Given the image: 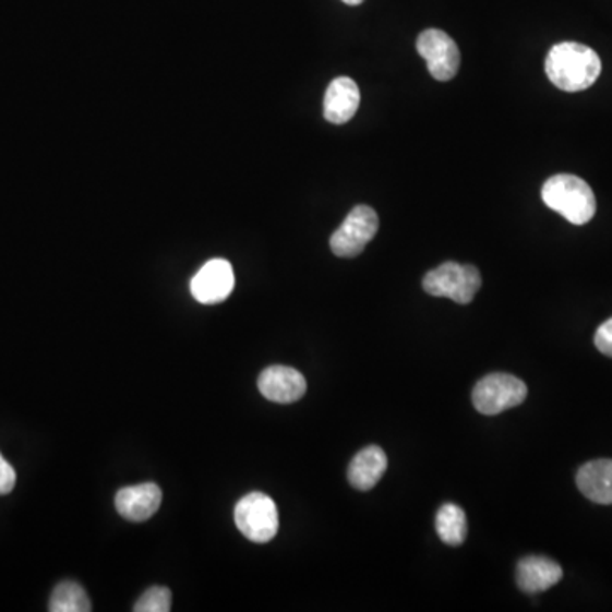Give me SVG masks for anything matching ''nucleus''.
I'll return each instance as SVG.
<instances>
[{
  "label": "nucleus",
  "instance_id": "1",
  "mask_svg": "<svg viewBox=\"0 0 612 612\" xmlns=\"http://www.w3.org/2000/svg\"><path fill=\"white\" fill-rule=\"evenodd\" d=\"M548 79L565 93H580L596 84L601 75V58L580 43H559L547 57Z\"/></svg>",
  "mask_w": 612,
  "mask_h": 612
},
{
  "label": "nucleus",
  "instance_id": "2",
  "mask_svg": "<svg viewBox=\"0 0 612 612\" xmlns=\"http://www.w3.org/2000/svg\"><path fill=\"white\" fill-rule=\"evenodd\" d=\"M544 204L574 225H586L596 215L597 203L592 188L572 173H559L548 179L541 189Z\"/></svg>",
  "mask_w": 612,
  "mask_h": 612
},
{
  "label": "nucleus",
  "instance_id": "3",
  "mask_svg": "<svg viewBox=\"0 0 612 612\" xmlns=\"http://www.w3.org/2000/svg\"><path fill=\"white\" fill-rule=\"evenodd\" d=\"M425 293L431 297L449 298L459 304H468L482 288V274L470 264L444 262L424 276Z\"/></svg>",
  "mask_w": 612,
  "mask_h": 612
},
{
  "label": "nucleus",
  "instance_id": "4",
  "mask_svg": "<svg viewBox=\"0 0 612 612\" xmlns=\"http://www.w3.org/2000/svg\"><path fill=\"white\" fill-rule=\"evenodd\" d=\"M237 528L252 543H269L279 531L276 502L266 493H249L236 505Z\"/></svg>",
  "mask_w": 612,
  "mask_h": 612
},
{
  "label": "nucleus",
  "instance_id": "5",
  "mask_svg": "<svg viewBox=\"0 0 612 612\" xmlns=\"http://www.w3.org/2000/svg\"><path fill=\"white\" fill-rule=\"evenodd\" d=\"M528 397V386L519 377L507 373H493L483 377L473 388V407L483 416H499L517 407Z\"/></svg>",
  "mask_w": 612,
  "mask_h": 612
},
{
  "label": "nucleus",
  "instance_id": "6",
  "mask_svg": "<svg viewBox=\"0 0 612 612\" xmlns=\"http://www.w3.org/2000/svg\"><path fill=\"white\" fill-rule=\"evenodd\" d=\"M380 228L376 212L367 204H359L347 215L344 224L331 237V249L337 257H356L367 249Z\"/></svg>",
  "mask_w": 612,
  "mask_h": 612
},
{
  "label": "nucleus",
  "instance_id": "7",
  "mask_svg": "<svg viewBox=\"0 0 612 612\" xmlns=\"http://www.w3.org/2000/svg\"><path fill=\"white\" fill-rule=\"evenodd\" d=\"M417 51L428 62L429 72L435 81L447 82L458 74L459 55L458 45L447 33L441 29H425L417 38Z\"/></svg>",
  "mask_w": 612,
  "mask_h": 612
},
{
  "label": "nucleus",
  "instance_id": "8",
  "mask_svg": "<svg viewBox=\"0 0 612 612\" xmlns=\"http://www.w3.org/2000/svg\"><path fill=\"white\" fill-rule=\"evenodd\" d=\"M236 286V274L230 262L213 259L206 262L191 279V293L203 304H216L227 300Z\"/></svg>",
  "mask_w": 612,
  "mask_h": 612
},
{
  "label": "nucleus",
  "instance_id": "9",
  "mask_svg": "<svg viewBox=\"0 0 612 612\" xmlns=\"http://www.w3.org/2000/svg\"><path fill=\"white\" fill-rule=\"evenodd\" d=\"M259 392L276 404H293L307 393V380L300 371L289 367H271L259 376Z\"/></svg>",
  "mask_w": 612,
  "mask_h": 612
},
{
  "label": "nucleus",
  "instance_id": "10",
  "mask_svg": "<svg viewBox=\"0 0 612 612\" xmlns=\"http://www.w3.org/2000/svg\"><path fill=\"white\" fill-rule=\"evenodd\" d=\"M163 504V490L155 483L124 487L116 493V511L130 523H145Z\"/></svg>",
  "mask_w": 612,
  "mask_h": 612
},
{
  "label": "nucleus",
  "instance_id": "11",
  "mask_svg": "<svg viewBox=\"0 0 612 612\" xmlns=\"http://www.w3.org/2000/svg\"><path fill=\"white\" fill-rule=\"evenodd\" d=\"M361 103L358 84L349 77L331 82L324 97V116L328 123L344 124L355 118Z\"/></svg>",
  "mask_w": 612,
  "mask_h": 612
},
{
  "label": "nucleus",
  "instance_id": "12",
  "mask_svg": "<svg viewBox=\"0 0 612 612\" xmlns=\"http://www.w3.org/2000/svg\"><path fill=\"white\" fill-rule=\"evenodd\" d=\"M517 586L523 592L539 593L556 586L563 577L562 566L547 556H526L517 563Z\"/></svg>",
  "mask_w": 612,
  "mask_h": 612
},
{
  "label": "nucleus",
  "instance_id": "13",
  "mask_svg": "<svg viewBox=\"0 0 612 612\" xmlns=\"http://www.w3.org/2000/svg\"><path fill=\"white\" fill-rule=\"evenodd\" d=\"M386 468H388V458L385 451L380 446H368L352 458L347 478L356 490L368 492L382 480Z\"/></svg>",
  "mask_w": 612,
  "mask_h": 612
},
{
  "label": "nucleus",
  "instance_id": "14",
  "mask_svg": "<svg viewBox=\"0 0 612 612\" xmlns=\"http://www.w3.org/2000/svg\"><path fill=\"white\" fill-rule=\"evenodd\" d=\"M577 485L589 501L596 504H612V459H593L581 466L577 473Z\"/></svg>",
  "mask_w": 612,
  "mask_h": 612
},
{
  "label": "nucleus",
  "instance_id": "15",
  "mask_svg": "<svg viewBox=\"0 0 612 612\" xmlns=\"http://www.w3.org/2000/svg\"><path fill=\"white\" fill-rule=\"evenodd\" d=\"M435 531L443 539V543L449 544V547H459L465 543L466 532H468L465 511L451 502L441 505L437 516H435Z\"/></svg>",
  "mask_w": 612,
  "mask_h": 612
},
{
  "label": "nucleus",
  "instance_id": "16",
  "mask_svg": "<svg viewBox=\"0 0 612 612\" xmlns=\"http://www.w3.org/2000/svg\"><path fill=\"white\" fill-rule=\"evenodd\" d=\"M51 612H89L93 611L89 596L77 581L65 580L55 587L50 597Z\"/></svg>",
  "mask_w": 612,
  "mask_h": 612
},
{
  "label": "nucleus",
  "instance_id": "17",
  "mask_svg": "<svg viewBox=\"0 0 612 612\" xmlns=\"http://www.w3.org/2000/svg\"><path fill=\"white\" fill-rule=\"evenodd\" d=\"M172 593L167 587H152L136 601L135 612H169Z\"/></svg>",
  "mask_w": 612,
  "mask_h": 612
},
{
  "label": "nucleus",
  "instance_id": "18",
  "mask_svg": "<svg viewBox=\"0 0 612 612\" xmlns=\"http://www.w3.org/2000/svg\"><path fill=\"white\" fill-rule=\"evenodd\" d=\"M593 343L602 355L612 358V319L605 320L604 324L597 328Z\"/></svg>",
  "mask_w": 612,
  "mask_h": 612
},
{
  "label": "nucleus",
  "instance_id": "19",
  "mask_svg": "<svg viewBox=\"0 0 612 612\" xmlns=\"http://www.w3.org/2000/svg\"><path fill=\"white\" fill-rule=\"evenodd\" d=\"M16 487V471L8 459L0 455V495H8Z\"/></svg>",
  "mask_w": 612,
  "mask_h": 612
},
{
  "label": "nucleus",
  "instance_id": "20",
  "mask_svg": "<svg viewBox=\"0 0 612 612\" xmlns=\"http://www.w3.org/2000/svg\"><path fill=\"white\" fill-rule=\"evenodd\" d=\"M344 4L347 5H359L362 4V2H364V0H343Z\"/></svg>",
  "mask_w": 612,
  "mask_h": 612
}]
</instances>
